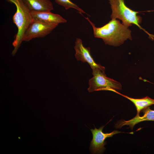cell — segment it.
<instances>
[{
	"label": "cell",
	"instance_id": "6da1fadb",
	"mask_svg": "<svg viewBox=\"0 0 154 154\" xmlns=\"http://www.w3.org/2000/svg\"><path fill=\"white\" fill-rule=\"evenodd\" d=\"M92 25L94 37L102 39L106 44L115 46L123 44L127 39L132 40L131 31L121 23L119 20L113 19L104 25L97 27L88 17H85Z\"/></svg>",
	"mask_w": 154,
	"mask_h": 154
},
{
	"label": "cell",
	"instance_id": "7a4b0ae2",
	"mask_svg": "<svg viewBox=\"0 0 154 154\" xmlns=\"http://www.w3.org/2000/svg\"><path fill=\"white\" fill-rule=\"evenodd\" d=\"M6 0L8 2L14 4L16 8V12L13 17V22L18 29L12 43L14 48L11 54L13 56L20 47L23 42V35L32 22L33 19L31 11L23 0Z\"/></svg>",
	"mask_w": 154,
	"mask_h": 154
},
{
	"label": "cell",
	"instance_id": "3957f363",
	"mask_svg": "<svg viewBox=\"0 0 154 154\" xmlns=\"http://www.w3.org/2000/svg\"><path fill=\"white\" fill-rule=\"evenodd\" d=\"M111 5L112 19H118L121 20L122 24L128 27L132 24L137 25L149 35L150 38L154 39V35L149 33L140 25L142 18L137 15L139 12L134 11L127 7L124 0H108Z\"/></svg>",
	"mask_w": 154,
	"mask_h": 154
},
{
	"label": "cell",
	"instance_id": "277c9868",
	"mask_svg": "<svg viewBox=\"0 0 154 154\" xmlns=\"http://www.w3.org/2000/svg\"><path fill=\"white\" fill-rule=\"evenodd\" d=\"M93 77L89 81L88 91L91 92L100 90H120L121 89L120 83L106 76L105 68H95L92 69Z\"/></svg>",
	"mask_w": 154,
	"mask_h": 154
},
{
	"label": "cell",
	"instance_id": "5b68a950",
	"mask_svg": "<svg viewBox=\"0 0 154 154\" xmlns=\"http://www.w3.org/2000/svg\"><path fill=\"white\" fill-rule=\"evenodd\" d=\"M58 25L33 19L23 35V41H29L35 38L43 37L50 33Z\"/></svg>",
	"mask_w": 154,
	"mask_h": 154
},
{
	"label": "cell",
	"instance_id": "8992f818",
	"mask_svg": "<svg viewBox=\"0 0 154 154\" xmlns=\"http://www.w3.org/2000/svg\"><path fill=\"white\" fill-rule=\"evenodd\" d=\"M104 126L102 125L99 128L95 127L94 129H90L93 138L90 143V149L92 154H100L106 150L104 146L106 143V139L112 137L113 135L121 133L120 131L114 130L110 133H104L103 129Z\"/></svg>",
	"mask_w": 154,
	"mask_h": 154
},
{
	"label": "cell",
	"instance_id": "52a82bcc",
	"mask_svg": "<svg viewBox=\"0 0 154 154\" xmlns=\"http://www.w3.org/2000/svg\"><path fill=\"white\" fill-rule=\"evenodd\" d=\"M74 48L76 51L75 56L77 61L87 62L92 69L95 68H105L100 64L95 62L91 55L90 48L84 47L83 45L81 39L78 38H76Z\"/></svg>",
	"mask_w": 154,
	"mask_h": 154
},
{
	"label": "cell",
	"instance_id": "ba28073f",
	"mask_svg": "<svg viewBox=\"0 0 154 154\" xmlns=\"http://www.w3.org/2000/svg\"><path fill=\"white\" fill-rule=\"evenodd\" d=\"M141 111L143 113V116H140L139 115H136L133 118L127 121L121 120L117 122L115 127L116 128H120L124 125H127L133 129L135 125L140 122L144 121H154V110L151 109L149 106Z\"/></svg>",
	"mask_w": 154,
	"mask_h": 154
},
{
	"label": "cell",
	"instance_id": "9c48e42d",
	"mask_svg": "<svg viewBox=\"0 0 154 154\" xmlns=\"http://www.w3.org/2000/svg\"><path fill=\"white\" fill-rule=\"evenodd\" d=\"M33 19L42 22L51 24H58L64 23L66 20L59 14L50 12H37L31 11Z\"/></svg>",
	"mask_w": 154,
	"mask_h": 154
},
{
	"label": "cell",
	"instance_id": "30bf717a",
	"mask_svg": "<svg viewBox=\"0 0 154 154\" xmlns=\"http://www.w3.org/2000/svg\"><path fill=\"white\" fill-rule=\"evenodd\" d=\"M31 11L50 12L53 9V5L50 0H23Z\"/></svg>",
	"mask_w": 154,
	"mask_h": 154
},
{
	"label": "cell",
	"instance_id": "8fae6325",
	"mask_svg": "<svg viewBox=\"0 0 154 154\" xmlns=\"http://www.w3.org/2000/svg\"><path fill=\"white\" fill-rule=\"evenodd\" d=\"M111 91L115 92L131 101L134 104L136 108L137 115H139L140 111L143 109L154 104V99H151L148 96L142 98L135 99L123 94L115 90H112Z\"/></svg>",
	"mask_w": 154,
	"mask_h": 154
},
{
	"label": "cell",
	"instance_id": "7c38bea8",
	"mask_svg": "<svg viewBox=\"0 0 154 154\" xmlns=\"http://www.w3.org/2000/svg\"><path fill=\"white\" fill-rule=\"evenodd\" d=\"M55 1L58 5L63 6L66 10L72 8L77 10V12L82 15V13L86 14L83 10L73 3L70 0H55Z\"/></svg>",
	"mask_w": 154,
	"mask_h": 154
},
{
	"label": "cell",
	"instance_id": "4fadbf2b",
	"mask_svg": "<svg viewBox=\"0 0 154 154\" xmlns=\"http://www.w3.org/2000/svg\"></svg>",
	"mask_w": 154,
	"mask_h": 154
}]
</instances>
